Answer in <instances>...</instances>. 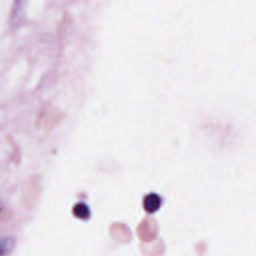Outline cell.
I'll list each match as a JSON object with an SVG mask.
<instances>
[{
  "label": "cell",
  "instance_id": "6da1fadb",
  "mask_svg": "<svg viewBox=\"0 0 256 256\" xmlns=\"http://www.w3.org/2000/svg\"><path fill=\"white\" fill-rule=\"evenodd\" d=\"M161 197L156 193H149L143 199V207L144 209L149 212L153 213L159 209L161 206Z\"/></svg>",
  "mask_w": 256,
  "mask_h": 256
},
{
  "label": "cell",
  "instance_id": "7a4b0ae2",
  "mask_svg": "<svg viewBox=\"0 0 256 256\" xmlns=\"http://www.w3.org/2000/svg\"><path fill=\"white\" fill-rule=\"evenodd\" d=\"M15 246V241L11 237L0 238V256H6L9 254Z\"/></svg>",
  "mask_w": 256,
  "mask_h": 256
},
{
  "label": "cell",
  "instance_id": "3957f363",
  "mask_svg": "<svg viewBox=\"0 0 256 256\" xmlns=\"http://www.w3.org/2000/svg\"><path fill=\"white\" fill-rule=\"evenodd\" d=\"M73 214L79 219H88L90 217V210L84 203H78L73 208Z\"/></svg>",
  "mask_w": 256,
  "mask_h": 256
}]
</instances>
